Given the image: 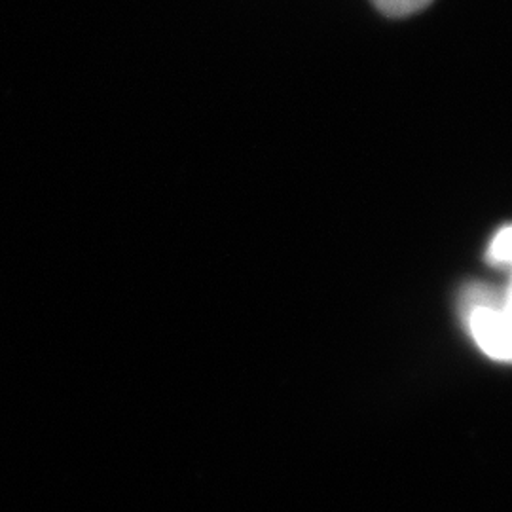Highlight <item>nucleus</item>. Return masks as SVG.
<instances>
[{"mask_svg": "<svg viewBox=\"0 0 512 512\" xmlns=\"http://www.w3.org/2000/svg\"><path fill=\"white\" fill-rule=\"evenodd\" d=\"M503 308H505V313H507V317H509L512 327V279L511 285H509V289H507V293L503 294Z\"/></svg>", "mask_w": 512, "mask_h": 512, "instance_id": "obj_4", "label": "nucleus"}, {"mask_svg": "<svg viewBox=\"0 0 512 512\" xmlns=\"http://www.w3.org/2000/svg\"><path fill=\"white\" fill-rule=\"evenodd\" d=\"M374 6L389 18H406L427 8L433 0H372Z\"/></svg>", "mask_w": 512, "mask_h": 512, "instance_id": "obj_3", "label": "nucleus"}, {"mask_svg": "<svg viewBox=\"0 0 512 512\" xmlns=\"http://www.w3.org/2000/svg\"><path fill=\"white\" fill-rule=\"evenodd\" d=\"M461 306L478 348L497 361H512V327L503 296L488 285L473 283L463 291Z\"/></svg>", "mask_w": 512, "mask_h": 512, "instance_id": "obj_1", "label": "nucleus"}, {"mask_svg": "<svg viewBox=\"0 0 512 512\" xmlns=\"http://www.w3.org/2000/svg\"><path fill=\"white\" fill-rule=\"evenodd\" d=\"M486 258L494 266H505V268L511 266L512 268V224L501 228L495 234L488 245Z\"/></svg>", "mask_w": 512, "mask_h": 512, "instance_id": "obj_2", "label": "nucleus"}]
</instances>
